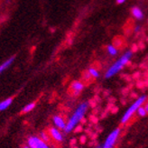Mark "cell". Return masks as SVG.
<instances>
[{
  "label": "cell",
  "mask_w": 148,
  "mask_h": 148,
  "mask_svg": "<svg viewBox=\"0 0 148 148\" xmlns=\"http://www.w3.org/2000/svg\"><path fill=\"white\" fill-rule=\"evenodd\" d=\"M88 108V102H83L78 107V108L75 110V112L71 116L70 120L68 123L66 124V127L64 128V131L66 133L71 132L74 128L77 127V125L79 123V121L82 119L84 115L87 112V109Z\"/></svg>",
  "instance_id": "1"
},
{
  "label": "cell",
  "mask_w": 148,
  "mask_h": 148,
  "mask_svg": "<svg viewBox=\"0 0 148 148\" xmlns=\"http://www.w3.org/2000/svg\"><path fill=\"white\" fill-rule=\"evenodd\" d=\"M132 55H133V53L131 51H127V53H125L119 60H117L111 67L107 71L106 74H105V78L108 79V78H111L113 77L114 75H116V74L120 71L124 66L127 64L129 61L130 59L132 58Z\"/></svg>",
  "instance_id": "2"
},
{
  "label": "cell",
  "mask_w": 148,
  "mask_h": 148,
  "mask_svg": "<svg viewBox=\"0 0 148 148\" xmlns=\"http://www.w3.org/2000/svg\"><path fill=\"white\" fill-rule=\"evenodd\" d=\"M145 100H146V96L143 95L140 98H138L134 103H133V104L127 108V110L125 111V113L124 114L122 119H121V124H125V123H127L131 118V116L135 114V112H136V110L138 109V108H140L142 105L145 104Z\"/></svg>",
  "instance_id": "3"
},
{
  "label": "cell",
  "mask_w": 148,
  "mask_h": 148,
  "mask_svg": "<svg viewBox=\"0 0 148 148\" xmlns=\"http://www.w3.org/2000/svg\"><path fill=\"white\" fill-rule=\"evenodd\" d=\"M120 134V129L119 128H116L115 130H113L112 132L108 135V136L107 137L105 143L103 144V145L101 146V148H113L116 140L119 136Z\"/></svg>",
  "instance_id": "4"
},
{
  "label": "cell",
  "mask_w": 148,
  "mask_h": 148,
  "mask_svg": "<svg viewBox=\"0 0 148 148\" xmlns=\"http://www.w3.org/2000/svg\"><path fill=\"white\" fill-rule=\"evenodd\" d=\"M41 139L35 136H31L28 139V146L30 148H41Z\"/></svg>",
  "instance_id": "5"
},
{
  "label": "cell",
  "mask_w": 148,
  "mask_h": 148,
  "mask_svg": "<svg viewBox=\"0 0 148 148\" xmlns=\"http://www.w3.org/2000/svg\"><path fill=\"white\" fill-rule=\"evenodd\" d=\"M71 88L73 90V91H75V94H79L84 88V85H83V83H81L80 81L75 80L71 83Z\"/></svg>",
  "instance_id": "6"
},
{
  "label": "cell",
  "mask_w": 148,
  "mask_h": 148,
  "mask_svg": "<svg viewBox=\"0 0 148 148\" xmlns=\"http://www.w3.org/2000/svg\"><path fill=\"white\" fill-rule=\"evenodd\" d=\"M50 133H51V136H53L56 141H59V142H61L63 140V137H62V135L61 134V132L59 131L57 128H51L50 129Z\"/></svg>",
  "instance_id": "7"
},
{
  "label": "cell",
  "mask_w": 148,
  "mask_h": 148,
  "mask_svg": "<svg viewBox=\"0 0 148 148\" xmlns=\"http://www.w3.org/2000/svg\"><path fill=\"white\" fill-rule=\"evenodd\" d=\"M53 123H54V125H56L57 127L61 128V129H64L65 127H66V124H65L64 120L59 116H53Z\"/></svg>",
  "instance_id": "8"
},
{
  "label": "cell",
  "mask_w": 148,
  "mask_h": 148,
  "mask_svg": "<svg viewBox=\"0 0 148 148\" xmlns=\"http://www.w3.org/2000/svg\"><path fill=\"white\" fill-rule=\"evenodd\" d=\"M14 56H13V57H11V58H9L8 60H6L4 63H2L1 65H0V74H1L3 71H5L6 69H8V67L9 66L13 63V62L14 61Z\"/></svg>",
  "instance_id": "9"
},
{
  "label": "cell",
  "mask_w": 148,
  "mask_h": 148,
  "mask_svg": "<svg viewBox=\"0 0 148 148\" xmlns=\"http://www.w3.org/2000/svg\"><path fill=\"white\" fill-rule=\"evenodd\" d=\"M13 102V98H8L0 102V111H4L8 108Z\"/></svg>",
  "instance_id": "10"
},
{
  "label": "cell",
  "mask_w": 148,
  "mask_h": 148,
  "mask_svg": "<svg viewBox=\"0 0 148 148\" xmlns=\"http://www.w3.org/2000/svg\"><path fill=\"white\" fill-rule=\"evenodd\" d=\"M132 14H133V16H135V18H136L138 20L142 19L143 16H144L142 10L140 8H138V7H136V6L133 7V8H132Z\"/></svg>",
  "instance_id": "11"
},
{
  "label": "cell",
  "mask_w": 148,
  "mask_h": 148,
  "mask_svg": "<svg viewBox=\"0 0 148 148\" xmlns=\"http://www.w3.org/2000/svg\"><path fill=\"white\" fill-rule=\"evenodd\" d=\"M35 107V103L34 102H32V103H29V104L25 105L23 109H22V112L23 113H27V112H30V111H32Z\"/></svg>",
  "instance_id": "12"
},
{
  "label": "cell",
  "mask_w": 148,
  "mask_h": 148,
  "mask_svg": "<svg viewBox=\"0 0 148 148\" xmlns=\"http://www.w3.org/2000/svg\"><path fill=\"white\" fill-rule=\"evenodd\" d=\"M107 50H108V53L110 55L115 56V55L117 54V50H116V48L114 45H108Z\"/></svg>",
  "instance_id": "13"
},
{
  "label": "cell",
  "mask_w": 148,
  "mask_h": 148,
  "mask_svg": "<svg viewBox=\"0 0 148 148\" xmlns=\"http://www.w3.org/2000/svg\"><path fill=\"white\" fill-rule=\"evenodd\" d=\"M88 73H90V75L92 76L93 78H99V71L95 68H90V69H88Z\"/></svg>",
  "instance_id": "14"
},
{
  "label": "cell",
  "mask_w": 148,
  "mask_h": 148,
  "mask_svg": "<svg viewBox=\"0 0 148 148\" xmlns=\"http://www.w3.org/2000/svg\"><path fill=\"white\" fill-rule=\"evenodd\" d=\"M136 113H137V115H138L139 116H142V117H144V116H145L147 115L146 111H145V108H144L143 106H141L140 108H138V109L136 110Z\"/></svg>",
  "instance_id": "15"
},
{
  "label": "cell",
  "mask_w": 148,
  "mask_h": 148,
  "mask_svg": "<svg viewBox=\"0 0 148 148\" xmlns=\"http://www.w3.org/2000/svg\"><path fill=\"white\" fill-rule=\"evenodd\" d=\"M41 136H42V141H44V142H46V141H48V136H46V134H45V133H42V134H41Z\"/></svg>",
  "instance_id": "16"
},
{
  "label": "cell",
  "mask_w": 148,
  "mask_h": 148,
  "mask_svg": "<svg viewBox=\"0 0 148 148\" xmlns=\"http://www.w3.org/2000/svg\"><path fill=\"white\" fill-rule=\"evenodd\" d=\"M40 146H41V148H50V147L46 145V143L44 142V141H42V139H41V144H40Z\"/></svg>",
  "instance_id": "17"
},
{
  "label": "cell",
  "mask_w": 148,
  "mask_h": 148,
  "mask_svg": "<svg viewBox=\"0 0 148 148\" xmlns=\"http://www.w3.org/2000/svg\"><path fill=\"white\" fill-rule=\"evenodd\" d=\"M145 111H146V113L148 114V102H146L145 103Z\"/></svg>",
  "instance_id": "18"
},
{
  "label": "cell",
  "mask_w": 148,
  "mask_h": 148,
  "mask_svg": "<svg viewBox=\"0 0 148 148\" xmlns=\"http://www.w3.org/2000/svg\"><path fill=\"white\" fill-rule=\"evenodd\" d=\"M139 30H140V26H139V25H136V26L135 27V32L137 33V32H139Z\"/></svg>",
  "instance_id": "19"
},
{
  "label": "cell",
  "mask_w": 148,
  "mask_h": 148,
  "mask_svg": "<svg viewBox=\"0 0 148 148\" xmlns=\"http://www.w3.org/2000/svg\"><path fill=\"white\" fill-rule=\"evenodd\" d=\"M125 0H116V3L117 4H123V3H125Z\"/></svg>",
  "instance_id": "20"
},
{
  "label": "cell",
  "mask_w": 148,
  "mask_h": 148,
  "mask_svg": "<svg viewBox=\"0 0 148 148\" xmlns=\"http://www.w3.org/2000/svg\"><path fill=\"white\" fill-rule=\"evenodd\" d=\"M95 148H101V146H96Z\"/></svg>",
  "instance_id": "21"
},
{
  "label": "cell",
  "mask_w": 148,
  "mask_h": 148,
  "mask_svg": "<svg viewBox=\"0 0 148 148\" xmlns=\"http://www.w3.org/2000/svg\"><path fill=\"white\" fill-rule=\"evenodd\" d=\"M24 148H30V147H29V146H25Z\"/></svg>",
  "instance_id": "22"
}]
</instances>
